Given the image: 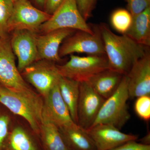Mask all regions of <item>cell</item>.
<instances>
[{
	"instance_id": "cell-19",
	"label": "cell",
	"mask_w": 150,
	"mask_h": 150,
	"mask_svg": "<svg viewBox=\"0 0 150 150\" xmlns=\"http://www.w3.org/2000/svg\"><path fill=\"white\" fill-rule=\"evenodd\" d=\"M126 35L137 43L150 46V7L133 17L131 27Z\"/></svg>"
},
{
	"instance_id": "cell-1",
	"label": "cell",
	"mask_w": 150,
	"mask_h": 150,
	"mask_svg": "<svg viewBox=\"0 0 150 150\" xmlns=\"http://www.w3.org/2000/svg\"><path fill=\"white\" fill-rule=\"evenodd\" d=\"M99 27L109 69L126 75L149 50V47L137 43L126 34H115L105 23H100Z\"/></svg>"
},
{
	"instance_id": "cell-14",
	"label": "cell",
	"mask_w": 150,
	"mask_h": 150,
	"mask_svg": "<svg viewBox=\"0 0 150 150\" xmlns=\"http://www.w3.org/2000/svg\"><path fill=\"white\" fill-rule=\"evenodd\" d=\"M76 31L64 28L55 30L36 36L37 60H46L55 62H60L62 58L59 52L61 44L70 35Z\"/></svg>"
},
{
	"instance_id": "cell-27",
	"label": "cell",
	"mask_w": 150,
	"mask_h": 150,
	"mask_svg": "<svg viewBox=\"0 0 150 150\" xmlns=\"http://www.w3.org/2000/svg\"><path fill=\"white\" fill-rule=\"evenodd\" d=\"M80 12L86 21L92 16L93 11L98 0H76Z\"/></svg>"
},
{
	"instance_id": "cell-8",
	"label": "cell",
	"mask_w": 150,
	"mask_h": 150,
	"mask_svg": "<svg viewBox=\"0 0 150 150\" xmlns=\"http://www.w3.org/2000/svg\"><path fill=\"white\" fill-rule=\"evenodd\" d=\"M0 84L14 90L30 88L18 69L8 36L0 38Z\"/></svg>"
},
{
	"instance_id": "cell-7",
	"label": "cell",
	"mask_w": 150,
	"mask_h": 150,
	"mask_svg": "<svg viewBox=\"0 0 150 150\" xmlns=\"http://www.w3.org/2000/svg\"><path fill=\"white\" fill-rule=\"evenodd\" d=\"M51 16L28 0H18L14 3L13 11L8 23V33L22 30L36 33Z\"/></svg>"
},
{
	"instance_id": "cell-26",
	"label": "cell",
	"mask_w": 150,
	"mask_h": 150,
	"mask_svg": "<svg viewBox=\"0 0 150 150\" xmlns=\"http://www.w3.org/2000/svg\"><path fill=\"white\" fill-rule=\"evenodd\" d=\"M127 10L133 17L142 13L150 7V0H125Z\"/></svg>"
},
{
	"instance_id": "cell-18",
	"label": "cell",
	"mask_w": 150,
	"mask_h": 150,
	"mask_svg": "<svg viewBox=\"0 0 150 150\" xmlns=\"http://www.w3.org/2000/svg\"><path fill=\"white\" fill-rule=\"evenodd\" d=\"M39 136L44 150H71L63 139L59 127L43 115Z\"/></svg>"
},
{
	"instance_id": "cell-15",
	"label": "cell",
	"mask_w": 150,
	"mask_h": 150,
	"mask_svg": "<svg viewBox=\"0 0 150 150\" xmlns=\"http://www.w3.org/2000/svg\"><path fill=\"white\" fill-rule=\"evenodd\" d=\"M44 99L43 116L59 128L69 126L75 123L71 117L69 108L61 96L58 82L53 86Z\"/></svg>"
},
{
	"instance_id": "cell-6",
	"label": "cell",
	"mask_w": 150,
	"mask_h": 150,
	"mask_svg": "<svg viewBox=\"0 0 150 150\" xmlns=\"http://www.w3.org/2000/svg\"><path fill=\"white\" fill-rule=\"evenodd\" d=\"M93 33L76 30L62 43L59 54L61 58L74 53L105 56V51L99 25L92 26Z\"/></svg>"
},
{
	"instance_id": "cell-2",
	"label": "cell",
	"mask_w": 150,
	"mask_h": 150,
	"mask_svg": "<svg viewBox=\"0 0 150 150\" xmlns=\"http://www.w3.org/2000/svg\"><path fill=\"white\" fill-rule=\"evenodd\" d=\"M0 103L14 114L24 118L33 132L39 136L43 101L31 88L14 90L0 84Z\"/></svg>"
},
{
	"instance_id": "cell-31",
	"label": "cell",
	"mask_w": 150,
	"mask_h": 150,
	"mask_svg": "<svg viewBox=\"0 0 150 150\" xmlns=\"http://www.w3.org/2000/svg\"><path fill=\"white\" fill-rule=\"evenodd\" d=\"M35 5L42 9H44L46 0H33Z\"/></svg>"
},
{
	"instance_id": "cell-9",
	"label": "cell",
	"mask_w": 150,
	"mask_h": 150,
	"mask_svg": "<svg viewBox=\"0 0 150 150\" xmlns=\"http://www.w3.org/2000/svg\"><path fill=\"white\" fill-rule=\"evenodd\" d=\"M22 72L25 80L44 98L58 82L61 77L57 65L54 62L46 60L35 61Z\"/></svg>"
},
{
	"instance_id": "cell-30",
	"label": "cell",
	"mask_w": 150,
	"mask_h": 150,
	"mask_svg": "<svg viewBox=\"0 0 150 150\" xmlns=\"http://www.w3.org/2000/svg\"><path fill=\"white\" fill-rule=\"evenodd\" d=\"M140 143L143 144L150 145V133H148L146 136L140 140Z\"/></svg>"
},
{
	"instance_id": "cell-12",
	"label": "cell",
	"mask_w": 150,
	"mask_h": 150,
	"mask_svg": "<svg viewBox=\"0 0 150 150\" xmlns=\"http://www.w3.org/2000/svg\"><path fill=\"white\" fill-rule=\"evenodd\" d=\"M93 142L96 150H110L124 143L137 141L138 136L121 132L109 124H97L86 130Z\"/></svg>"
},
{
	"instance_id": "cell-28",
	"label": "cell",
	"mask_w": 150,
	"mask_h": 150,
	"mask_svg": "<svg viewBox=\"0 0 150 150\" xmlns=\"http://www.w3.org/2000/svg\"><path fill=\"white\" fill-rule=\"evenodd\" d=\"M110 150H150V145L143 144L136 140H132Z\"/></svg>"
},
{
	"instance_id": "cell-24",
	"label": "cell",
	"mask_w": 150,
	"mask_h": 150,
	"mask_svg": "<svg viewBox=\"0 0 150 150\" xmlns=\"http://www.w3.org/2000/svg\"><path fill=\"white\" fill-rule=\"evenodd\" d=\"M135 111L138 116L144 121L150 119V96L137 98L134 105Z\"/></svg>"
},
{
	"instance_id": "cell-32",
	"label": "cell",
	"mask_w": 150,
	"mask_h": 150,
	"mask_svg": "<svg viewBox=\"0 0 150 150\" xmlns=\"http://www.w3.org/2000/svg\"><path fill=\"white\" fill-rule=\"evenodd\" d=\"M13 1H14V2H15L16 1H18V0H13Z\"/></svg>"
},
{
	"instance_id": "cell-20",
	"label": "cell",
	"mask_w": 150,
	"mask_h": 150,
	"mask_svg": "<svg viewBox=\"0 0 150 150\" xmlns=\"http://www.w3.org/2000/svg\"><path fill=\"white\" fill-rule=\"evenodd\" d=\"M59 90L69 108L73 121L78 124L77 106L80 93V82L61 76L58 81Z\"/></svg>"
},
{
	"instance_id": "cell-22",
	"label": "cell",
	"mask_w": 150,
	"mask_h": 150,
	"mask_svg": "<svg viewBox=\"0 0 150 150\" xmlns=\"http://www.w3.org/2000/svg\"><path fill=\"white\" fill-rule=\"evenodd\" d=\"M133 17L130 12L125 9L116 10L110 17V23L113 28L121 34H125L131 27Z\"/></svg>"
},
{
	"instance_id": "cell-4",
	"label": "cell",
	"mask_w": 150,
	"mask_h": 150,
	"mask_svg": "<svg viewBox=\"0 0 150 150\" xmlns=\"http://www.w3.org/2000/svg\"><path fill=\"white\" fill-rule=\"evenodd\" d=\"M57 67L60 76L80 83L88 81L95 75L108 69L105 55L81 57L71 54L68 62Z\"/></svg>"
},
{
	"instance_id": "cell-13",
	"label": "cell",
	"mask_w": 150,
	"mask_h": 150,
	"mask_svg": "<svg viewBox=\"0 0 150 150\" xmlns=\"http://www.w3.org/2000/svg\"><path fill=\"white\" fill-rule=\"evenodd\" d=\"M126 76L129 98L150 96L149 50L133 65Z\"/></svg>"
},
{
	"instance_id": "cell-23",
	"label": "cell",
	"mask_w": 150,
	"mask_h": 150,
	"mask_svg": "<svg viewBox=\"0 0 150 150\" xmlns=\"http://www.w3.org/2000/svg\"><path fill=\"white\" fill-rule=\"evenodd\" d=\"M13 0H0V38L8 37L7 25L13 11Z\"/></svg>"
},
{
	"instance_id": "cell-11",
	"label": "cell",
	"mask_w": 150,
	"mask_h": 150,
	"mask_svg": "<svg viewBox=\"0 0 150 150\" xmlns=\"http://www.w3.org/2000/svg\"><path fill=\"white\" fill-rule=\"evenodd\" d=\"M10 44L15 56L18 59L17 67L22 72L37 60L36 33L22 30L14 31Z\"/></svg>"
},
{
	"instance_id": "cell-3",
	"label": "cell",
	"mask_w": 150,
	"mask_h": 150,
	"mask_svg": "<svg viewBox=\"0 0 150 150\" xmlns=\"http://www.w3.org/2000/svg\"><path fill=\"white\" fill-rule=\"evenodd\" d=\"M129 98L127 78L124 75L116 91L105 100L92 126L109 124L121 130L131 117L127 104Z\"/></svg>"
},
{
	"instance_id": "cell-29",
	"label": "cell",
	"mask_w": 150,
	"mask_h": 150,
	"mask_svg": "<svg viewBox=\"0 0 150 150\" xmlns=\"http://www.w3.org/2000/svg\"><path fill=\"white\" fill-rule=\"evenodd\" d=\"M65 0H46L44 5V11L52 15L61 6Z\"/></svg>"
},
{
	"instance_id": "cell-5",
	"label": "cell",
	"mask_w": 150,
	"mask_h": 150,
	"mask_svg": "<svg viewBox=\"0 0 150 150\" xmlns=\"http://www.w3.org/2000/svg\"><path fill=\"white\" fill-rule=\"evenodd\" d=\"M64 28L93 33L91 26L87 23L80 12L76 0H65L49 19L40 25L38 31L43 34Z\"/></svg>"
},
{
	"instance_id": "cell-16",
	"label": "cell",
	"mask_w": 150,
	"mask_h": 150,
	"mask_svg": "<svg viewBox=\"0 0 150 150\" xmlns=\"http://www.w3.org/2000/svg\"><path fill=\"white\" fill-rule=\"evenodd\" d=\"M124 76L107 69L95 75L88 82L93 89L105 100L116 91Z\"/></svg>"
},
{
	"instance_id": "cell-17",
	"label": "cell",
	"mask_w": 150,
	"mask_h": 150,
	"mask_svg": "<svg viewBox=\"0 0 150 150\" xmlns=\"http://www.w3.org/2000/svg\"><path fill=\"white\" fill-rule=\"evenodd\" d=\"M62 138L71 150H96L85 129L76 123L59 128Z\"/></svg>"
},
{
	"instance_id": "cell-21",
	"label": "cell",
	"mask_w": 150,
	"mask_h": 150,
	"mask_svg": "<svg viewBox=\"0 0 150 150\" xmlns=\"http://www.w3.org/2000/svg\"><path fill=\"white\" fill-rule=\"evenodd\" d=\"M5 150H39L36 143L28 133L20 126L10 132Z\"/></svg>"
},
{
	"instance_id": "cell-25",
	"label": "cell",
	"mask_w": 150,
	"mask_h": 150,
	"mask_svg": "<svg viewBox=\"0 0 150 150\" xmlns=\"http://www.w3.org/2000/svg\"><path fill=\"white\" fill-rule=\"evenodd\" d=\"M10 122L9 116L0 110V150H5L6 143L10 132Z\"/></svg>"
},
{
	"instance_id": "cell-10",
	"label": "cell",
	"mask_w": 150,
	"mask_h": 150,
	"mask_svg": "<svg viewBox=\"0 0 150 150\" xmlns=\"http://www.w3.org/2000/svg\"><path fill=\"white\" fill-rule=\"evenodd\" d=\"M105 99L88 81L80 83L77 106L78 125L87 130L93 125Z\"/></svg>"
}]
</instances>
